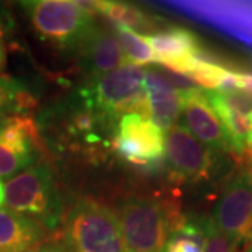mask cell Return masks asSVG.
Instances as JSON below:
<instances>
[{
    "mask_svg": "<svg viewBox=\"0 0 252 252\" xmlns=\"http://www.w3.org/2000/svg\"><path fill=\"white\" fill-rule=\"evenodd\" d=\"M170 209L153 198L122 200L117 217L127 251L162 252L170 235Z\"/></svg>",
    "mask_w": 252,
    "mask_h": 252,
    "instance_id": "277c9868",
    "label": "cell"
},
{
    "mask_svg": "<svg viewBox=\"0 0 252 252\" xmlns=\"http://www.w3.org/2000/svg\"><path fill=\"white\" fill-rule=\"evenodd\" d=\"M160 73H161L162 76L165 77V80L168 81L177 91H188L193 90V89H198V86L190 80L188 76H185V74L172 72V70H167V69H164Z\"/></svg>",
    "mask_w": 252,
    "mask_h": 252,
    "instance_id": "7402d4cb",
    "label": "cell"
},
{
    "mask_svg": "<svg viewBox=\"0 0 252 252\" xmlns=\"http://www.w3.org/2000/svg\"><path fill=\"white\" fill-rule=\"evenodd\" d=\"M206 93L212 108L215 109L217 118L220 119L223 125L224 133L230 143L231 153L238 158L245 147L247 137L252 130L248 115H243L238 111L230 108L224 101L220 98V95L216 91H206Z\"/></svg>",
    "mask_w": 252,
    "mask_h": 252,
    "instance_id": "5bb4252c",
    "label": "cell"
},
{
    "mask_svg": "<svg viewBox=\"0 0 252 252\" xmlns=\"http://www.w3.org/2000/svg\"><path fill=\"white\" fill-rule=\"evenodd\" d=\"M3 36H4V32L0 31V73L3 72L6 67V51L3 46Z\"/></svg>",
    "mask_w": 252,
    "mask_h": 252,
    "instance_id": "4316f807",
    "label": "cell"
},
{
    "mask_svg": "<svg viewBox=\"0 0 252 252\" xmlns=\"http://www.w3.org/2000/svg\"><path fill=\"white\" fill-rule=\"evenodd\" d=\"M248 119H250V124H251V126H252V112L250 114V115H248Z\"/></svg>",
    "mask_w": 252,
    "mask_h": 252,
    "instance_id": "f1b7e54d",
    "label": "cell"
},
{
    "mask_svg": "<svg viewBox=\"0 0 252 252\" xmlns=\"http://www.w3.org/2000/svg\"><path fill=\"white\" fill-rule=\"evenodd\" d=\"M38 36L59 49H77L95 26L90 3L34 0L21 3Z\"/></svg>",
    "mask_w": 252,
    "mask_h": 252,
    "instance_id": "7a4b0ae2",
    "label": "cell"
},
{
    "mask_svg": "<svg viewBox=\"0 0 252 252\" xmlns=\"http://www.w3.org/2000/svg\"><path fill=\"white\" fill-rule=\"evenodd\" d=\"M238 79H240V91L252 95V73L238 72Z\"/></svg>",
    "mask_w": 252,
    "mask_h": 252,
    "instance_id": "cb8c5ba5",
    "label": "cell"
},
{
    "mask_svg": "<svg viewBox=\"0 0 252 252\" xmlns=\"http://www.w3.org/2000/svg\"><path fill=\"white\" fill-rule=\"evenodd\" d=\"M112 146L121 158L144 171H157L165 165V137L149 118L127 114L119 118Z\"/></svg>",
    "mask_w": 252,
    "mask_h": 252,
    "instance_id": "8992f818",
    "label": "cell"
},
{
    "mask_svg": "<svg viewBox=\"0 0 252 252\" xmlns=\"http://www.w3.org/2000/svg\"><path fill=\"white\" fill-rule=\"evenodd\" d=\"M207 220H193L181 216L170 230L162 252H203L206 245Z\"/></svg>",
    "mask_w": 252,
    "mask_h": 252,
    "instance_id": "9a60e30c",
    "label": "cell"
},
{
    "mask_svg": "<svg viewBox=\"0 0 252 252\" xmlns=\"http://www.w3.org/2000/svg\"><path fill=\"white\" fill-rule=\"evenodd\" d=\"M0 31H3V30H1V28H0ZM3 32H4V31H3Z\"/></svg>",
    "mask_w": 252,
    "mask_h": 252,
    "instance_id": "4dcf8cb0",
    "label": "cell"
},
{
    "mask_svg": "<svg viewBox=\"0 0 252 252\" xmlns=\"http://www.w3.org/2000/svg\"><path fill=\"white\" fill-rule=\"evenodd\" d=\"M160 64L167 70L188 74L195 56L202 52L199 39L187 28L172 27L152 35H144Z\"/></svg>",
    "mask_w": 252,
    "mask_h": 252,
    "instance_id": "8fae6325",
    "label": "cell"
},
{
    "mask_svg": "<svg viewBox=\"0 0 252 252\" xmlns=\"http://www.w3.org/2000/svg\"><path fill=\"white\" fill-rule=\"evenodd\" d=\"M38 101L27 87L17 80L0 76V118L24 115L35 108Z\"/></svg>",
    "mask_w": 252,
    "mask_h": 252,
    "instance_id": "e0dca14e",
    "label": "cell"
},
{
    "mask_svg": "<svg viewBox=\"0 0 252 252\" xmlns=\"http://www.w3.org/2000/svg\"><path fill=\"white\" fill-rule=\"evenodd\" d=\"M165 165L177 181L207 180L213 168L210 149L196 140L181 124H175L165 136Z\"/></svg>",
    "mask_w": 252,
    "mask_h": 252,
    "instance_id": "ba28073f",
    "label": "cell"
},
{
    "mask_svg": "<svg viewBox=\"0 0 252 252\" xmlns=\"http://www.w3.org/2000/svg\"><path fill=\"white\" fill-rule=\"evenodd\" d=\"M44 237L38 220L0 209V252H27L39 247Z\"/></svg>",
    "mask_w": 252,
    "mask_h": 252,
    "instance_id": "4fadbf2b",
    "label": "cell"
},
{
    "mask_svg": "<svg viewBox=\"0 0 252 252\" xmlns=\"http://www.w3.org/2000/svg\"><path fill=\"white\" fill-rule=\"evenodd\" d=\"M91 10L108 18L114 26H121L137 31H150L154 28L152 16L143 10L122 1H94L90 3Z\"/></svg>",
    "mask_w": 252,
    "mask_h": 252,
    "instance_id": "2e32d148",
    "label": "cell"
},
{
    "mask_svg": "<svg viewBox=\"0 0 252 252\" xmlns=\"http://www.w3.org/2000/svg\"><path fill=\"white\" fill-rule=\"evenodd\" d=\"M4 202L14 213L39 217L44 225L55 227L61 207L49 164H34L7 181L4 184Z\"/></svg>",
    "mask_w": 252,
    "mask_h": 252,
    "instance_id": "5b68a950",
    "label": "cell"
},
{
    "mask_svg": "<svg viewBox=\"0 0 252 252\" xmlns=\"http://www.w3.org/2000/svg\"><path fill=\"white\" fill-rule=\"evenodd\" d=\"M144 79L146 69L126 63L95 80L87 81L79 91V97L83 105L109 121L127 114H137L150 119Z\"/></svg>",
    "mask_w": 252,
    "mask_h": 252,
    "instance_id": "6da1fadb",
    "label": "cell"
},
{
    "mask_svg": "<svg viewBox=\"0 0 252 252\" xmlns=\"http://www.w3.org/2000/svg\"><path fill=\"white\" fill-rule=\"evenodd\" d=\"M245 252H252V245L250 247V248H247V250H245Z\"/></svg>",
    "mask_w": 252,
    "mask_h": 252,
    "instance_id": "f546056e",
    "label": "cell"
},
{
    "mask_svg": "<svg viewBox=\"0 0 252 252\" xmlns=\"http://www.w3.org/2000/svg\"><path fill=\"white\" fill-rule=\"evenodd\" d=\"M9 24H11V16L9 14V10L3 3H0V28L4 31V28L9 27Z\"/></svg>",
    "mask_w": 252,
    "mask_h": 252,
    "instance_id": "484cf974",
    "label": "cell"
},
{
    "mask_svg": "<svg viewBox=\"0 0 252 252\" xmlns=\"http://www.w3.org/2000/svg\"><path fill=\"white\" fill-rule=\"evenodd\" d=\"M4 203V184L0 181V207Z\"/></svg>",
    "mask_w": 252,
    "mask_h": 252,
    "instance_id": "83f0119b",
    "label": "cell"
},
{
    "mask_svg": "<svg viewBox=\"0 0 252 252\" xmlns=\"http://www.w3.org/2000/svg\"><path fill=\"white\" fill-rule=\"evenodd\" d=\"M112 32L117 36L118 42L122 46L127 63L130 64H147V63H158L154 55L152 46L149 45L146 36L135 32L133 30L112 24Z\"/></svg>",
    "mask_w": 252,
    "mask_h": 252,
    "instance_id": "ac0fdd59",
    "label": "cell"
},
{
    "mask_svg": "<svg viewBox=\"0 0 252 252\" xmlns=\"http://www.w3.org/2000/svg\"><path fill=\"white\" fill-rule=\"evenodd\" d=\"M66 238L74 252H129L117 215L91 198L80 199L70 210Z\"/></svg>",
    "mask_w": 252,
    "mask_h": 252,
    "instance_id": "3957f363",
    "label": "cell"
},
{
    "mask_svg": "<svg viewBox=\"0 0 252 252\" xmlns=\"http://www.w3.org/2000/svg\"><path fill=\"white\" fill-rule=\"evenodd\" d=\"M228 70L230 69H225L224 66L209 59L207 55H205L203 52H199L195 56L190 72L187 76L196 86L203 87V90L216 91L220 87V84Z\"/></svg>",
    "mask_w": 252,
    "mask_h": 252,
    "instance_id": "d6986e66",
    "label": "cell"
},
{
    "mask_svg": "<svg viewBox=\"0 0 252 252\" xmlns=\"http://www.w3.org/2000/svg\"><path fill=\"white\" fill-rule=\"evenodd\" d=\"M213 225L220 233L240 243L252 235V175L245 170L223 189L217 202Z\"/></svg>",
    "mask_w": 252,
    "mask_h": 252,
    "instance_id": "52a82bcc",
    "label": "cell"
},
{
    "mask_svg": "<svg viewBox=\"0 0 252 252\" xmlns=\"http://www.w3.org/2000/svg\"><path fill=\"white\" fill-rule=\"evenodd\" d=\"M238 161L243 162V170L250 172L252 175V130L251 133L248 135V137H247L245 147H244L243 153L240 154V157H238Z\"/></svg>",
    "mask_w": 252,
    "mask_h": 252,
    "instance_id": "603a6c76",
    "label": "cell"
},
{
    "mask_svg": "<svg viewBox=\"0 0 252 252\" xmlns=\"http://www.w3.org/2000/svg\"><path fill=\"white\" fill-rule=\"evenodd\" d=\"M31 165H34L31 160L0 144V177H11L21 170H27Z\"/></svg>",
    "mask_w": 252,
    "mask_h": 252,
    "instance_id": "ffe728a7",
    "label": "cell"
},
{
    "mask_svg": "<svg viewBox=\"0 0 252 252\" xmlns=\"http://www.w3.org/2000/svg\"><path fill=\"white\" fill-rule=\"evenodd\" d=\"M144 90L150 121L162 132H168L181 114L180 91L157 70H146Z\"/></svg>",
    "mask_w": 252,
    "mask_h": 252,
    "instance_id": "7c38bea8",
    "label": "cell"
},
{
    "mask_svg": "<svg viewBox=\"0 0 252 252\" xmlns=\"http://www.w3.org/2000/svg\"><path fill=\"white\" fill-rule=\"evenodd\" d=\"M180 104L185 129L206 147L231 152L223 125L212 108L203 89L180 91Z\"/></svg>",
    "mask_w": 252,
    "mask_h": 252,
    "instance_id": "9c48e42d",
    "label": "cell"
},
{
    "mask_svg": "<svg viewBox=\"0 0 252 252\" xmlns=\"http://www.w3.org/2000/svg\"><path fill=\"white\" fill-rule=\"evenodd\" d=\"M251 240H252V235H251Z\"/></svg>",
    "mask_w": 252,
    "mask_h": 252,
    "instance_id": "1f68e13d",
    "label": "cell"
},
{
    "mask_svg": "<svg viewBox=\"0 0 252 252\" xmlns=\"http://www.w3.org/2000/svg\"><path fill=\"white\" fill-rule=\"evenodd\" d=\"M77 51L80 55L81 67L89 76V81L95 80L127 63L122 46L112 30L97 26L84 36Z\"/></svg>",
    "mask_w": 252,
    "mask_h": 252,
    "instance_id": "30bf717a",
    "label": "cell"
},
{
    "mask_svg": "<svg viewBox=\"0 0 252 252\" xmlns=\"http://www.w3.org/2000/svg\"><path fill=\"white\" fill-rule=\"evenodd\" d=\"M237 247H238V243L223 233H220L213 225L212 220L209 219L206 245H205L203 252H237Z\"/></svg>",
    "mask_w": 252,
    "mask_h": 252,
    "instance_id": "44dd1931",
    "label": "cell"
},
{
    "mask_svg": "<svg viewBox=\"0 0 252 252\" xmlns=\"http://www.w3.org/2000/svg\"><path fill=\"white\" fill-rule=\"evenodd\" d=\"M27 252H72L70 250L64 248L62 245L52 244V245H42V247H36L34 250H30Z\"/></svg>",
    "mask_w": 252,
    "mask_h": 252,
    "instance_id": "d4e9b609",
    "label": "cell"
}]
</instances>
